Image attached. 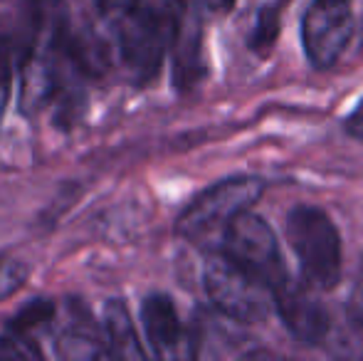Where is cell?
<instances>
[{
    "mask_svg": "<svg viewBox=\"0 0 363 361\" xmlns=\"http://www.w3.org/2000/svg\"><path fill=\"white\" fill-rule=\"evenodd\" d=\"M264 193V181L255 176H233L206 188L201 196L188 203L178 216L176 231L181 238L196 245H211V240L223 243L228 226L245 213Z\"/></svg>",
    "mask_w": 363,
    "mask_h": 361,
    "instance_id": "6da1fadb",
    "label": "cell"
},
{
    "mask_svg": "<svg viewBox=\"0 0 363 361\" xmlns=\"http://www.w3.org/2000/svg\"><path fill=\"white\" fill-rule=\"evenodd\" d=\"M178 15L171 8L141 3L129 18L114 25L119 40V55L136 84L151 82L158 74L178 33Z\"/></svg>",
    "mask_w": 363,
    "mask_h": 361,
    "instance_id": "7a4b0ae2",
    "label": "cell"
},
{
    "mask_svg": "<svg viewBox=\"0 0 363 361\" xmlns=\"http://www.w3.org/2000/svg\"><path fill=\"white\" fill-rule=\"evenodd\" d=\"M287 240L314 289H334L341 279V238L324 211L296 206L287 216Z\"/></svg>",
    "mask_w": 363,
    "mask_h": 361,
    "instance_id": "3957f363",
    "label": "cell"
},
{
    "mask_svg": "<svg viewBox=\"0 0 363 361\" xmlns=\"http://www.w3.org/2000/svg\"><path fill=\"white\" fill-rule=\"evenodd\" d=\"M203 287L223 317L238 324H255L267 317L274 294L228 252H213L203 267Z\"/></svg>",
    "mask_w": 363,
    "mask_h": 361,
    "instance_id": "277c9868",
    "label": "cell"
},
{
    "mask_svg": "<svg viewBox=\"0 0 363 361\" xmlns=\"http://www.w3.org/2000/svg\"><path fill=\"white\" fill-rule=\"evenodd\" d=\"M223 252L272 289V294L289 279L269 223L250 211L240 213L228 226L223 235Z\"/></svg>",
    "mask_w": 363,
    "mask_h": 361,
    "instance_id": "5b68a950",
    "label": "cell"
},
{
    "mask_svg": "<svg viewBox=\"0 0 363 361\" xmlns=\"http://www.w3.org/2000/svg\"><path fill=\"white\" fill-rule=\"evenodd\" d=\"M354 35V13L346 0H314L301 20V43L309 62L326 70L341 57Z\"/></svg>",
    "mask_w": 363,
    "mask_h": 361,
    "instance_id": "8992f818",
    "label": "cell"
},
{
    "mask_svg": "<svg viewBox=\"0 0 363 361\" xmlns=\"http://www.w3.org/2000/svg\"><path fill=\"white\" fill-rule=\"evenodd\" d=\"M311 284H296L287 279L279 289H274V307L282 317L284 327L301 344H319L329 334L331 319L324 304L311 294Z\"/></svg>",
    "mask_w": 363,
    "mask_h": 361,
    "instance_id": "52a82bcc",
    "label": "cell"
},
{
    "mask_svg": "<svg viewBox=\"0 0 363 361\" xmlns=\"http://www.w3.org/2000/svg\"><path fill=\"white\" fill-rule=\"evenodd\" d=\"M141 324L151 352L161 359L196 357V347L188 339L176 304L168 294L153 292L141 302Z\"/></svg>",
    "mask_w": 363,
    "mask_h": 361,
    "instance_id": "ba28073f",
    "label": "cell"
},
{
    "mask_svg": "<svg viewBox=\"0 0 363 361\" xmlns=\"http://www.w3.org/2000/svg\"><path fill=\"white\" fill-rule=\"evenodd\" d=\"M52 50L57 57H62L67 65H72L79 74L86 77H99L109 70L111 52L99 35L89 30H72L65 25L52 38Z\"/></svg>",
    "mask_w": 363,
    "mask_h": 361,
    "instance_id": "9c48e42d",
    "label": "cell"
},
{
    "mask_svg": "<svg viewBox=\"0 0 363 361\" xmlns=\"http://www.w3.org/2000/svg\"><path fill=\"white\" fill-rule=\"evenodd\" d=\"M183 10L186 18L178 20V33L173 40V82L178 89H191L206 74V62H203V35L196 10Z\"/></svg>",
    "mask_w": 363,
    "mask_h": 361,
    "instance_id": "30bf717a",
    "label": "cell"
},
{
    "mask_svg": "<svg viewBox=\"0 0 363 361\" xmlns=\"http://www.w3.org/2000/svg\"><path fill=\"white\" fill-rule=\"evenodd\" d=\"M57 354L65 359L109 357L104 329H96L89 317V312L82 309L77 302L67 307V322H65L62 332H60Z\"/></svg>",
    "mask_w": 363,
    "mask_h": 361,
    "instance_id": "8fae6325",
    "label": "cell"
},
{
    "mask_svg": "<svg viewBox=\"0 0 363 361\" xmlns=\"http://www.w3.org/2000/svg\"><path fill=\"white\" fill-rule=\"evenodd\" d=\"M104 339L109 357L119 359H144L146 352L139 342V334L131 322V314L121 299H109L104 304Z\"/></svg>",
    "mask_w": 363,
    "mask_h": 361,
    "instance_id": "7c38bea8",
    "label": "cell"
},
{
    "mask_svg": "<svg viewBox=\"0 0 363 361\" xmlns=\"http://www.w3.org/2000/svg\"><path fill=\"white\" fill-rule=\"evenodd\" d=\"M57 91V70L55 62L30 55L20 70V106L23 111H35L45 106Z\"/></svg>",
    "mask_w": 363,
    "mask_h": 361,
    "instance_id": "4fadbf2b",
    "label": "cell"
},
{
    "mask_svg": "<svg viewBox=\"0 0 363 361\" xmlns=\"http://www.w3.org/2000/svg\"><path fill=\"white\" fill-rule=\"evenodd\" d=\"M23 25L30 40L50 35V43L67 25L65 0H23Z\"/></svg>",
    "mask_w": 363,
    "mask_h": 361,
    "instance_id": "5bb4252c",
    "label": "cell"
},
{
    "mask_svg": "<svg viewBox=\"0 0 363 361\" xmlns=\"http://www.w3.org/2000/svg\"><path fill=\"white\" fill-rule=\"evenodd\" d=\"M55 317H57V307H55V302L43 299V297L30 299L25 307H20V312L10 319L5 329L20 334V337H28V339H35V342H38L40 334L50 332V329L55 327Z\"/></svg>",
    "mask_w": 363,
    "mask_h": 361,
    "instance_id": "9a60e30c",
    "label": "cell"
},
{
    "mask_svg": "<svg viewBox=\"0 0 363 361\" xmlns=\"http://www.w3.org/2000/svg\"><path fill=\"white\" fill-rule=\"evenodd\" d=\"M279 30H282V8L279 3L262 5L255 15V23L250 28L247 43L255 52H267L279 38Z\"/></svg>",
    "mask_w": 363,
    "mask_h": 361,
    "instance_id": "2e32d148",
    "label": "cell"
},
{
    "mask_svg": "<svg viewBox=\"0 0 363 361\" xmlns=\"http://www.w3.org/2000/svg\"><path fill=\"white\" fill-rule=\"evenodd\" d=\"M30 267L23 260L10 255H0V302L13 297L25 282H28Z\"/></svg>",
    "mask_w": 363,
    "mask_h": 361,
    "instance_id": "e0dca14e",
    "label": "cell"
},
{
    "mask_svg": "<svg viewBox=\"0 0 363 361\" xmlns=\"http://www.w3.org/2000/svg\"><path fill=\"white\" fill-rule=\"evenodd\" d=\"M0 357L8 359H40L43 357V349H40V342L28 337H20V334L5 329L0 334Z\"/></svg>",
    "mask_w": 363,
    "mask_h": 361,
    "instance_id": "ac0fdd59",
    "label": "cell"
},
{
    "mask_svg": "<svg viewBox=\"0 0 363 361\" xmlns=\"http://www.w3.org/2000/svg\"><path fill=\"white\" fill-rule=\"evenodd\" d=\"M144 0H94L96 13L111 25H119L124 18H129Z\"/></svg>",
    "mask_w": 363,
    "mask_h": 361,
    "instance_id": "d6986e66",
    "label": "cell"
},
{
    "mask_svg": "<svg viewBox=\"0 0 363 361\" xmlns=\"http://www.w3.org/2000/svg\"><path fill=\"white\" fill-rule=\"evenodd\" d=\"M10 91H13V67H10V57L0 52V119L5 114V106L10 101Z\"/></svg>",
    "mask_w": 363,
    "mask_h": 361,
    "instance_id": "ffe728a7",
    "label": "cell"
},
{
    "mask_svg": "<svg viewBox=\"0 0 363 361\" xmlns=\"http://www.w3.org/2000/svg\"><path fill=\"white\" fill-rule=\"evenodd\" d=\"M349 312H351V317H354V322L363 327V260L359 267V277H356V284H354V292H351V299H349Z\"/></svg>",
    "mask_w": 363,
    "mask_h": 361,
    "instance_id": "44dd1931",
    "label": "cell"
},
{
    "mask_svg": "<svg viewBox=\"0 0 363 361\" xmlns=\"http://www.w3.org/2000/svg\"><path fill=\"white\" fill-rule=\"evenodd\" d=\"M178 5L183 8H208V10H230L235 5V0H178Z\"/></svg>",
    "mask_w": 363,
    "mask_h": 361,
    "instance_id": "7402d4cb",
    "label": "cell"
},
{
    "mask_svg": "<svg viewBox=\"0 0 363 361\" xmlns=\"http://www.w3.org/2000/svg\"><path fill=\"white\" fill-rule=\"evenodd\" d=\"M346 131H349L354 139L363 141V99L359 101V106L346 116Z\"/></svg>",
    "mask_w": 363,
    "mask_h": 361,
    "instance_id": "603a6c76",
    "label": "cell"
}]
</instances>
